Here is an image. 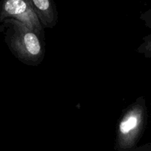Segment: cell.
Here are the masks:
<instances>
[{
  "instance_id": "cell-6",
  "label": "cell",
  "mask_w": 151,
  "mask_h": 151,
  "mask_svg": "<svg viewBox=\"0 0 151 151\" xmlns=\"http://www.w3.org/2000/svg\"><path fill=\"white\" fill-rule=\"evenodd\" d=\"M140 19L147 28L151 29V9L145 11L140 15Z\"/></svg>"
},
{
  "instance_id": "cell-4",
  "label": "cell",
  "mask_w": 151,
  "mask_h": 151,
  "mask_svg": "<svg viewBox=\"0 0 151 151\" xmlns=\"http://www.w3.org/2000/svg\"><path fill=\"white\" fill-rule=\"evenodd\" d=\"M30 2L43 28H53L58 20L54 0H30Z\"/></svg>"
},
{
  "instance_id": "cell-3",
  "label": "cell",
  "mask_w": 151,
  "mask_h": 151,
  "mask_svg": "<svg viewBox=\"0 0 151 151\" xmlns=\"http://www.w3.org/2000/svg\"><path fill=\"white\" fill-rule=\"evenodd\" d=\"M7 19L17 20L32 30L44 33L30 0H0V24Z\"/></svg>"
},
{
  "instance_id": "cell-7",
  "label": "cell",
  "mask_w": 151,
  "mask_h": 151,
  "mask_svg": "<svg viewBox=\"0 0 151 151\" xmlns=\"http://www.w3.org/2000/svg\"><path fill=\"white\" fill-rule=\"evenodd\" d=\"M132 151H151V143H147L142 146L136 147Z\"/></svg>"
},
{
  "instance_id": "cell-1",
  "label": "cell",
  "mask_w": 151,
  "mask_h": 151,
  "mask_svg": "<svg viewBox=\"0 0 151 151\" xmlns=\"http://www.w3.org/2000/svg\"><path fill=\"white\" fill-rule=\"evenodd\" d=\"M0 33L13 55L22 63L37 66L45 55L44 33L32 30L23 23L7 19L0 24Z\"/></svg>"
},
{
  "instance_id": "cell-5",
  "label": "cell",
  "mask_w": 151,
  "mask_h": 151,
  "mask_svg": "<svg viewBox=\"0 0 151 151\" xmlns=\"http://www.w3.org/2000/svg\"><path fill=\"white\" fill-rule=\"evenodd\" d=\"M137 52L145 58H151V33L144 36L142 42L138 47Z\"/></svg>"
},
{
  "instance_id": "cell-2",
  "label": "cell",
  "mask_w": 151,
  "mask_h": 151,
  "mask_svg": "<svg viewBox=\"0 0 151 151\" xmlns=\"http://www.w3.org/2000/svg\"><path fill=\"white\" fill-rule=\"evenodd\" d=\"M147 123L146 100L140 96L124 110L119 120L114 145L116 150H133L143 136Z\"/></svg>"
}]
</instances>
